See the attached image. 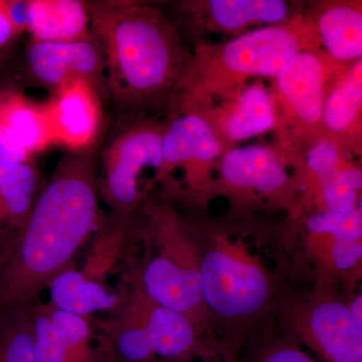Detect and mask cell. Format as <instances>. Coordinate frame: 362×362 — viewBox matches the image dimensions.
<instances>
[{"label": "cell", "mask_w": 362, "mask_h": 362, "mask_svg": "<svg viewBox=\"0 0 362 362\" xmlns=\"http://www.w3.org/2000/svg\"><path fill=\"white\" fill-rule=\"evenodd\" d=\"M323 51L340 65L361 59V1H327L307 13Z\"/></svg>", "instance_id": "17"}, {"label": "cell", "mask_w": 362, "mask_h": 362, "mask_svg": "<svg viewBox=\"0 0 362 362\" xmlns=\"http://www.w3.org/2000/svg\"><path fill=\"white\" fill-rule=\"evenodd\" d=\"M33 162V156L23 149L16 137L0 120V163Z\"/></svg>", "instance_id": "27"}, {"label": "cell", "mask_w": 362, "mask_h": 362, "mask_svg": "<svg viewBox=\"0 0 362 362\" xmlns=\"http://www.w3.org/2000/svg\"><path fill=\"white\" fill-rule=\"evenodd\" d=\"M330 252L335 268L339 271H349L361 261V242L346 243L333 240Z\"/></svg>", "instance_id": "28"}, {"label": "cell", "mask_w": 362, "mask_h": 362, "mask_svg": "<svg viewBox=\"0 0 362 362\" xmlns=\"http://www.w3.org/2000/svg\"><path fill=\"white\" fill-rule=\"evenodd\" d=\"M87 2L90 33L103 54L107 96L128 112L168 103L192 52L177 25L144 2Z\"/></svg>", "instance_id": "2"}, {"label": "cell", "mask_w": 362, "mask_h": 362, "mask_svg": "<svg viewBox=\"0 0 362 362\" xmlns=\"http://www.w3.org/2000/svg\"><path fill=\"white\" fill-rule=\"evenodd\" d=\"M130 301L103 329L110 333L120 356L130 361H141L153 354L180 356L194 342V323L183 314L153 303L137 285Z\"/></svg>", "instance_id": "6"}, {"label": "cell", "mask_w": 362, "mask_h": 362, "mask_svg": "<svg viewBox=\"0 0 362 362\" xmlns=\"http://www.w3.org/2000/svg\"><path fill=\"white\" fill-rule=\"evenodd\" d=\"M47 288L52 306L74 315L86 317L94 312L114 310L119 304L115 293L74 266L52 279Z\"/></svg>", "instance_id": "21"}, {"label": "cell", "mask_w": 362, "mask_h": 362, "mask_svg": "<svg viewBox=\"0 0 362 362\" xmlns=\"http://www.w3.org/2000/svg\"><path fill=\"white\" fill-rule=\"evenodd\" d=\"M39 180L33 162L0 163V233L25 223L39 192Z\"/></svg>", "instance_id": "22"}, {"label": "cell", "mask_w": 362, "mask_h": 362, "mask_svg": "<svg viewBox=\"0 0 362 362\" xmlns=\"http://www.w3.org/2000/svg\"><path fill=\"white\" fill-rule=\"evenodd\" d=\"M264 362H314L304 352L296 349H281L276 350L267 357Z\"/></svg>", "instance_id": "30"}, {"label": "cell", "mask_w": 362, "mask_h": 362, "mask_svg": "<svg viewBox=\"0 0 362 362\" xmlns=\"http://www.w3.org/2000/svg\"><path fill=\"white\" fill-rule=\"evenodd\" d=\"M201 112L223 143L225 151L270 131H278V116L271 90L259 82L194 109Z\"/></svg>", "instance_id": "10"}, {"label": "cell", "mask_w": 362, "mask_h": 362, "mask_svg": "<svg viewBox=\"0 0 362 362\" xmlns=\"http://www.w3.org/2000/svg\"><path fill=\"white\" fill-rule=\"evenodd\" d=\"M0 120L33 157L54 145L45 103H35L21 90H0Z\"/></svg>", "instance_id": "20"}, {"label": "cell", "mask_w": 362, "mask_h": 362, "mask_svg": "<svg viewBox=\"0 0 362 362\" xmlns=\"http://www.w3.org/2000/svg\"><path fill=\"white\" fill-rule=\"evenodd\" d=\"M163 123L139 120L107 143L99 166L100 197L112 213L131 216L142 201L141 183L148 173L160 176Z\"/></svg>", "instance_id": "5"}, {"label": "cell", "mask_w": 362, "mask_h": 362, "mask_svg": "<svg viewBox=\"0 0 362 362\" xmlns=\"http://www.w3.org/2000/svg\"><path fill=\"white\" fill-rule=\"evenodd\" d=\"M97 143L66 151L21 226L0 233V314L37 303L99 223Z\"/></svg>", "instance_id": "1"}, {"label": "cell", "mask_w": 362, "mask_h": 362, "mask_svg": "<svg viewBox=\"0 0 362 362\" xmlns=\"http://www.w3.org/2000/svg\"><path fill=\"white\" fill-rule=\"evenodd\" d=\"M340 65L320 47L293 57L273 78L271 93L278 116L279 136L286 146L304 150L325 135L323 108Z\"/></svg>", "instance_id": "4"}, {"label": "cell", "mask_w": 362, "mask_h": 362, "mask_svg": "<svg viewBox=\"0 0 362 362\" xmlns=\"http://www.w3.org/2000/svg\"><path fill=\"white\" fill-rule=\"evenodd\" d=\"M318 187L325 206L323 211L349 213L361 209V170L354 164L343 166Z\"/></svg>", "instance_id": "24"}, {"label": "cell", "mask_w": 362, "mask_h": 362, "mask_svg": "<svg viewBox=\"0 0 362 362\" xmlns=\"http://www.w3.org/2000/svg\"><path fill=\"white\" fill-rule=\"evenodd\" d=\"M30 40L64 42L89 39L90 23L87 1L26 0V28Z\"/></svg>", "instance_id": "18"}, {"label": "cell", "mask_w": 362, "mask_h": 362, "mask_svg": "<svg viewBox=\"0 0 362 362\" xmlns=\"http://www.w3.org/2000/svg\"><path fill=\"white\" fill-rule=\"evenodd\" d=\"M306 228L315 235H328L334 242H361V209L349 213L321 211L306 220Z\"/></svg>", "instance_id": "26"}, {"label": "cell", "mask_w": 362, "mask_h": 362, "mask_svg": "<svg viewBox=\"0 0 362 362\" xmlns=\"http://www.w3.org/2000/svg\"><path fill=\"white\" fill-rule=\"evenodd\" d=\"M54 144L82 151L96 144L102 123V96L86 81L69 83L45 103Z\"/></svg>", "instance_id": "11"}, {"label": "cell", "mask_w": 362, "mask_h": 362, "mask_svg": "<svg viewBox=\"0 0 362 362\" xmlns=\"http://www.w3.org/2000/svg\"><path fill=\"white\" fill-rule=\"evenodd\" d=\"M180 14L194 25L226 35H240L262 26L280 25L291 20V4L281 0H209L182 2Z\"/></svg>", "instance_id": "12"}, {"label": "cell", "mask_w": 362, "mask_h": 362, "mask_svg": "<svg viewBox=\"0 0 362 362\" xmlns=\"http://www.w3.org/2000/svg\"><path fill=\"white\" fill-rule=\"evenodd\" d=\"M32 306L0 314V362H37Z\"/></svg>", "instance_id": "23"}, {"label": "cell", "mask_w": 362, "mask_h": 362, "mask_svg": "<svg viewBox=\"0 0 362 362\" xmlns=\"http://www.w3.org/2000/svg\"><path fill=\"white\" fill-rule=\"evenodd\" d=\"M361 114L362 59H358L343 66L331 80L323 108L324 133L346 151H358Z\"/></svg>", "instance_id": "15"}, {"label": "cell", "mask_w": 362, "mask_h": 362, "mask_svg": "<svg viewBox=\"0 0 362 362\" xmlns=\"http://www.w3.org/2000/svg\"><path fill=\"white\" fill-rule=\"evenodd\" d=\"M308 13L280 25L262 26L218 45H197L168 107L201 109L252 78L273 80L299 52L320 47Z\"/></svg>", "instance_id": "3"}, {"label": "cell", "mask_w": 362, "mask_h": 362, "mask_svg": "<svg viewBox=\"0 0 362 362\" xmlns=\"http://www.w3.org/2000/svg\"><path fill=\"white\" fill-rule=\"evenodd\" d=\"M218 165L221 181L237 192L276 197L285 192L291 182L284 156L267 145L226 149Z\"/></svg>", "instance_id": "13"}, {"label": "cell", "mask_w": 362, "mask_h": 362, "mask_svg": "<svg viewBox=\"0 0 362 362\" xmlns=\"http://www.w3.org/2000/svg\"><path fill=\"white\" fill-rule=\"evenodd\" d=\"M346 150L329 136L324 135L312 143L303 152L305 171L317 185L334 175L350 163Z\"/></svg>", "instance_id": "25"}, {"label": "cell", "mask_w": 362, "mask_h": 362, "mask_svg": "<svg viewBox=\"0 0 362 362\" xmlns=\"http://www.w3.org/2000/svg\"><path fill=\"white\" fill-rule=\"evenodd\" d=\"M136 285L150 301L190 320L204 303L199 269L181 263L175 255L163 252L150 259Z\"/></svg>", "instance_id": "14"}, {"label": "cell", "mask_w": 362, "mask_h": 362, "mask_svg": "<svg viewBox=\"0 0 362 362\" xmlns=\"http://www.w3.org/2000/svg\"><path fill=\"white\" fill-rule=\"evenodd\" d=\"M13 45H11V47H6V49H2V51H0V71H1L2 69L4 68V66L6 65L9 57L13 54Z\"/></svg>", "instance_id": "32"}, {"label": "cell", "mask_w": 362, "mask_h": 362, "mask_svg": "<svg viewBox=\"0 0 362 362\" xmlns=\"http://www.w3.org/2000/svg\"><path fill=\"white\" fill-rule=\"evenodd\" d=\"M23 33L14 20L11 0H0V51L13 45Z\"/></svg>", "instance_id": "29"}, {"label": "cell", "mask_w": 362, "mask_h": 362, "mask_svg": "<svg viewBox=\"0 0 362 362\" xmlns=\"http://www.w3.org/2000/svg\"><path fill=\"white\" fill-rule=\"evenodd\" d=\"M32 322L37 362H66L70 352L83 346L90 334L85 317L49 305L33 304Z\"/></svg>", "instance_id": "19"}, {"label": "cell", "mask_w": 362, "mask_h": 362, "mask_svg": "<svg viewBox=\"0 0 362 362\" xmlns=\"http://www.w3.org/2000/svg\"><path fill=\"white\" fill-rule=\"evenodd\" d=\"M349 306L350 313H351L354 320L362 325V297H356Z\"/></svg>", "instance_id": "31"}, {"label": "cell", "mask_w": 362, "mask_h": 362, "mask_svg": "<svg viewBox=\"0 0 362 362\" xmlns=\"http://www.w3.org/2000/svg\"><path fill=\"white\" fill-rule=\"evenodd\" d=\"M26 65L33 80L52 93L69 83L82 80L92 85L102 97L107 96L103 54L93 35L75 42L30 40Z\"/></svg>", "instance_id": "9"}, {"label": "cell", "mask_w": 362, "mask_h": 362, "mask_svg": "<svg viewBox=\"0 0 362 362\" xmlns=\"http://www.w3.org/2000/svg\"><path fill=\"white\" fill-rule=\"evenodd\" d=\"M306 333L319 352L330 362H362V325L349 306L337 300H324L306 315Z\"/></svg>", "instance_id": "16"}, {"label": "cell", "mask_w": 362, "mask_h": 362, "mask_svg": "<svg viewBox=\"0 0 362 362\" xmlns=\"http://www.w3.org/2000/svg\"><path fill=\"white\" fill-rule=\"evenodd\" d=\"M204 302L223 318H244L263 308L270 282L254 259L223 247L207 252L199 265Z\"/></svg>", "instance_id": "7"}, {"label": "cell", "mask_w": 362, "mask_h": 362, "mask_svg": "<svg viewBox=\"0 0 362 362\" xmlns=\"http://www.w3.org/2000/svg\"><path fill=\"white\" fill-rule=\"evenodd\" d=\"M168 109V121L163 123V163L159 180L168 183L180 175L187 187L194 189L204 182V177H209L225 148L201 112L173 107Z\"/></svg>", "instance_id": "8"}]
</instances>
